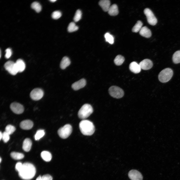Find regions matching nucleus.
I'll use <instances>...</instances> for the list:
<instances>
[{
	"label": "nucleus",
	"instance_id": "nucleus-1",
	"mask_svg": "<svg viewBox=\"0 0 180 180\" xmlns=\"http://www.w3.org/2000/svg\"><path fill=\"white\" fill-rule=\"evenodd\" d=\"M18 172L19 176L22 179L29 180L34 176L36 173V169L32 164L25 162L23 164L21 169Z\"/></svg>",
	"mask_w": 180,
	"mask_h": 180
},
{
	"label": "nucleus",
	"instance_id": "nucleus-2",
	"mask_svg": "<svg viewBox=\"0 0 180 180\" xmlns=\"http://www.w3.org/2000/svg\"><path fill=\"white\" fill-rule=\"evenodd\" d=\"M79 127L81 133L85 136H90L94 133L95 128L93 123L90 121L83 120L80 122Z\"/></svg>",
	"mask_w": 180,
	"mask_h": 180
},
{
	"label": "nucleus",
	"instance_id": "nucleus-3",
	"mask_svg": "<svg viewBox=\"0 0 180 180\" xmlns=\"http://www.w3.org/2000/svg\"><path fill=\"white\" fill-rule=\"evenodd\" d=\"M93 110L91 106L88 104L83 105L79 110L78 115V117L84 119L88 117L93 112Z\"/></svg>",
	"mask_w": 180,
	"mask_h": 180
},
{
	"label": "nucleus",
	"instance_id": "nucleus-4",
	"mask_svg": "<svg viewBox=\"0 0 180 180\" xmlns=\"http://www.w3.org/2000/svg\"><path fill=\"white\" fill-rule=\"evenodd\" d=\"M173 74L172 70L167 68L162 70L158 75V79L162 82L165 83L168 81L172 77Z\"/></svg>",
	"mask_w": 180,
	"mask_h": 180
},
{
	"label": "nucleus",
	"instance_id": "nucleus-5",
	"mask_svg": "<svg viewBox=\"0 0 180 180\" xmlns=\"http://www.w3.org/2000/svg\"><path fill=\"white\" fill-rule=\"evenodd\" d=\"M72 128L71 126L69 124L64 125L60 128L58 131L59 136L62 139H66L68 138L71 134Z\"/></svg>",
	"mask_w": 180,
	"mask_h": 180
},
{
	"label": "nucleus",
	"instance_id": "nucleus-6",
	"mask_svg": "<svg viewBox=\"0 0 180 180\" xmlns=\"http://www.w3.org/2000/svg\"><path fill=\"white\" fill-rule=\"evenodd\" d=\"M108 92L112 96L116 98H120L124 95L123 90L120 88L116 86L110 87L109 88Z\"/></svg>",
	"mask_w": 180,
	"mask_h": 180
},
{
	"label": "nucleus",
	"instance_id": "nucleus-7",
	"mask_svg": "<svg viewBox=\"0 0 180 180\" xmlns=\"http://www.w3.org/2000/svg\"><path fill=\"white\" fill-rule=\"evenodd\" d=\"M148 23L152 26L155 25L157 22V20L152 12L149 8H146L144 10Z\"/></svg>",
	"mask_w": 180,
	"mask_h": 180
},
{
	"label": "nucleus",
	"instance_id": "nucleus-8",
	"mask_svg": "<svg viewBox=\"0 0 180 180\" xmlns=\"http://www.w3.org/2000/svg\"><path fill=\"white\" fill-rule=\"evenodd\" d=\"M4 66L6 70L12 75H15L18 72L15 63L12 61H7L4 64Z\"/></svg>",
	"mask_w": 180,
	"mask_h": 180
},
{
	"label": "nucleus",
	"instance_id": "nucleus-9",
	"mask_svg": "<svg viewBox=\"0 0 180 180\" xmlns=\"http://www.w3.org/2000/svg\"><path fill=\"white\" fill-rule=\"evenodd\" d=\"M44 95V92L42 90L39 88L33 89L31 92L30 96L33 100H38L41 99Z\"/></svg>",
	"mask_w": 180,
	"mask_h": 180
},
{
	"label": "nucleus",
	"instance_id": "nucleus-10",
	"mask_svg": "<svg viewBox=\"0 0 180 180\" xmlns=\"http://www.w3.org/2000/svg\"><path fill=\"white\" fill-rule=\"evenodd\" d=\"M10 108L13 112L17 114L22 113L24 110L23 106L17 102H14L12 103L10 105Z\"/></svg>",
	"mask_w": 180,
	"mask_h": 180
},
{
	"label": "nucleus",
	"instance_id": "nucleus-11",
	"mask_svg": "<svg viewBox=\"0 0 180 180\" xmlns=\"http://www.w3.org/2000/svg\"><path fill=\"white\" fill-rule=\"evenodd\" d=\"M128 176L131 180H142L143 179L141 174L136 170H130L128 173Z\"/></svg>",
	"mask_w": 180,
	"mask_h": 180
},
{
	"label": "nucleus",
	"instance_id": "nucleus-12",
	"mask_svg": "<svg viewBox=\"0 0 180 180\" xmlns=\"http://www.w3.org/2000/svg\"><path fill=\"white\" fill-rule=\"evenodd\" d=\"M141 69L147 70L150 69L153 64L152 61L150 59H146L141 61L139 64Z\"/></svg>",
	"mask_w": 180,
	"mask_h": 180
},
{
	"label": "nucleus",
	"instance_id": "nucleus-13",
	"mask_svg": "<svg viewBox=\"0 0 180 180\" xmlns=\"http://www.w3.org/2000/svg\"><path fill=\"white\" fill-rule=\"evenodd\" d=\"M86 83V81L84 79H81L73 84L72 87L74 90H78L84 87Z\"/></svg>",
	"mask_w": 180,
	"mask_h": 180
},
{
	"label": "nucleus",
	"instance_id": "nucleus-14",
	"mask_svg": "<svg viewBox=\"0 0 180 180\" xmlns=\"http://www.w3.org/2000/svg\"><path fill=\"white\" fill-rule=\"evenodd\" d=\"M33 123L30 120H26L22 121L20 123V126L21 128L24 130H29L33 127Z\"/></svg>",
	"mask_w": 180,
	"mask_h": 180
},
{
	"label": "nucleus",
	"instance_id": "nucleus-15",
	"mask_svg": "<svg viewBox=\"0 0 180 180\" xmlns=\"http://www.w3.org/2000/svg\"><path fill=\"white\" fill-rule=\"evenodd\" d=\"M130 70L135 74H138L141 71V68L139 64L135 62H133L130 64Z\"/></svg>",
	"mask_w": 180,
	"mask_h": 180
},
{
	"label": "nucleus",
	"instance_id": "nucleus-16",
	"mask_svg": "<svg viewBox=\"0 0 180 180\" xmlns=\"http://www.w3.org/2000/svg\"><path fill=\"white\" fill-rule=\"evenodd\" d=\"M139 32L141 36L145 38H150L152 35L151 31L146 26L142 27Z\"/></svg>",
	"mask_w": 180,
	"mask_h": 180
},
{
	"label": "nucleus",
	"instance_id": "nucleus-17",
	"mask_svg": "<svg viewBox=\"0 0 180 180\" xmlns=\"http://www.w3.org/2000/svg\"><path fill=\"white\" fill-rule=\"evenodd\" d=\"M99 4L104 12H108L110 7V3L108 0H101L99 2Z\"/></svg>",
	"mask_w": 180,
	"mask_h": 180
},
{
	"label": "nucleus",
	"instance_id": "nucleus-18",
	"mask_svg": "<svg viewBox=\"0 0 180 180\" xmlns=\"http://www.w3.org/2000/svg\"><path fill=\"white\" fill-rule=\"evenodd\" d=\"M32 144V142L31 140L29 138H26L23 141L22 149L25 151L28 152L31 149Z\"/></svg>",
	"mask_w": 180,
	"mask_h": 180
},
{
	"label": "nucleus",
	"instance_id": "nucleus-19",
	"mask_svg": "<svg viewBox=\"0 0 180 180\" xmlns=\"http://www.w3.org/2000/svg\"><path fill=\"white\" fill-rule=\"evenodd\" d=\"M15 63L18 72H22L24 70L25 68L26 65L25 63L22 60L18 59Z\"/></svg>",
	"mask_w": 180,
	"mask_h": 180
},
{
	"label": "nucleus",
	"instance_id": "nucleus-20",
	"mask_svg": "<svg viewBox=\"0 0 180 180\" xmlns=\"http://www.w3.org/2000/svg\"><path fill=\"white\" fill-rule=\"evenodd\" d=\"M109 14L111 16H115L118 14V10L117 6L114 4L110 6L108 11Z\"/></svg>",
	"mask_w": 180,
	"mask_h": 180
},
{
	"label": "nucleus",
	"instance_id": "nucleus-21",
	"mask_svg": "<svg viewBox=\"0 0 180 180\" xmlns=\"http://www.w3.org/2000/svg\"><path fill=\"white\" fill-rule=\"evenodd\" d=\"M70 64L69 58L66 56L64 57L62 59L60 64V66L62 69H64L68 66Z\"/></svg>",
	"mask_w": 180,
	"mask_h": 180
},
{
	"label": "nucleus",
	"instance_id": "nucleus-22",
	"mask_svg": "<svg viewBox=\"0 0 180 180\" xmlns=\"http://www.w3.org/2000/svg\"><path fill=\"white\" fill-rule=\"evenodd\" d=\"M40 155L42 158L46 162H50L52 159V154L48 151H44L42 152L41 153Z\"/></svg>",
	"mask_w": 180,
	"mask_h": 180
},
{
	"label": "nucleus",
	"instance_id": "nucleus-23",
	"mask_svg": "<svg viewBox=\"0 0 180 180\" xmlns=\"http://www.w3.org/2000/svg\"><path fill=\"white\" fill-rule=\"evenodd\" d=\"M125 59L124 56L118 55L115 58L114 62V64L117 66H119L122 65L124 62Z\"/></svg>",
	"mask_w": 180,
	"mask_h": 180
},
{
	"label": "nucleus",
	"instance_id": "nucleus-24",
	"mask_svg": "<svg viewBox=\"0 0 180 180\" xmlns=\"http://www.w3.org/2000/svg\"><path fill=\"white\" fill-rule=\"evenodd\" d=\"M10 156L12 158L15 160H20L22 159L24 157V154L20 153L12 152L11 153Z\"/></svg>",
	"mask_w": 180,
	"mask_h": 180
},
{
	"label": "nucleus",
	"instance_id": "nucleus-25",
	"mask_svg": "<svg viewBox=\"0 0 180 180\" xmlns=\"http://www.w3.org/2000/svg\"><path fill=\"white\" fill-rule=\"evenodd\" d=\"M172 60L174 64L180 63V50L177 51L174 53L172 56Z\"/></svg>",
	"mask_w": 180,
	"mask_h": 180
},
{
	"label": "nucleus",
	"instance_id": "nucleus-26",
	"mask_svg": "<svg viewBox=\"0 0 180 180\" xmlns=\"http://www.w3.org/2000/svg\"><path fill=\"white\" fill-rule=\"evenodd\" d=\"M142 23L141 21L140 20L138 21L133 27L132 30V32H139L142 27Z\"/></svg>",
	"mask_w": 180,
	"mask_h": 180
},
{
	"label": "nucleus",
	"instance_id": "nucleus-27",
	"mask_svg": "<svg viewBox=\"0 0 180 180\" xmlns=\"http://www.w3.org/2000/svg\"><path fill=\"white\" fill-rule=\"evenodd\" d=\"M31 7L37 12H39L42 10L41 5L39 2H33L31 4Z\"/></svg>",
	"mask_w": 180,
	"mask_h": 180
},
{
	"label": "nucleus",
	"instance_id": "nucleus-28",
	"mask_svg": "<svg viewBox=\"0 0 180 180\" xmlns=\"http://www.w3.org/2000/svg\"><path fill=\"white\" fill-rule=\"evenodd\" d=\"M78 29V27L73 22L70 23L68 28V30L69 32H72L76 31Z\"/></svg>",
	"mask_w": 180,
	"mask_h": 180
},
{
	"label": "nucleus",
	"instance_id": "nucleus-29",
	"mask_svg": "<svg viewBox=\"0 0 180 180\" xmlns=\"http://www.w3.org/2000/svg\"><path fill=\"white\" fill-rule=\"evenodd\" d=\"M44 130H38L36 132L34 136V138L36 140H38L42 138L44 135Z\"/></svg>",
	"mask_w": 180,
	"mask_h": 180
},
{
	"label": "nucleus",
	"instance_id": "nucleus-30",
	"mask_svg": "<svg viewBox=\"0 0 180 180\" xmlns=\"http://www.w3.org/2000/svg\"><path fill=\"white\" fill-rule=\"evenodd\" d=\"M106 40L110 44H112L114 42V38L113 36L108 32L106 33L104 35Z\"/></svg>",
	"mask_w": 180,
	"mask_h": 180
},
{
	"label": "nucleus",
	"instance_id": "nucleus-31",
	"mask_svg": "<svg viewBox=\"0 0 180 180\" xmlns=\"http://www.w3.org/2000/svg\"><path fill=\"white\" fill-rule=\"evenodd\" d=\"M16 128L11 125H8L6 127L5 131L10 135L12 134L15 130Z\"/></svg>",
	"mask_w": 180,
	"mask_h": 180
},
{
	"label": "nucleus",
	"instance_id": "nucleus-32",
	"mask_svg": "<svg viewBox=\"0 0 180 180\" xmlns=\"http://www.w3.org/2000/svg\"><path fill=\"white\" fill-rule=\"evenodd\" d=\"M82 15V13L81 10H77L74 18V22H77L78 21L81 19Z\"/></svg>",
	"mask_w": 180,
	"mask_h": 180
},
{
	"label": "nucleus",
	"instance_id": "nucleus-33",
	"mask_svg": "<svg viewBox=\"0 0 180 180\" xmlns=\"http://www.w3.org/2000/svg\"><path fill=\"white\" fill-rule=\"evenodd\" d=\"M62 16L61 12L59 11H56L53 12L52 14V18L54 19H57L59 18Z\"/></svg>",
	"mask_w": 180,
	"mask_h": 180
},
{
	"label": "nucleus",
	"instance_id": "nucleus-34",
	"mask_svg": "<svg viewBox=\"0 0 180 180\" xmlns=\"http://www.w3.org/2000/svg\"><path fill=\"white\" fill-rule=\"evenodd\" d=\"M10 135L5 131L2 133V139L5 143L8 142L10 139Z\"/></svg>",
	"mask_w": 180,
	"mask_h": 180
},
{
	"label": "nucleus",
	"instance_id": "nucleus-35",
	"mask_svg": "<svg viewBox=\"0 0 180 180\" xmlns=\"http://www.w3.org/2000/svg\"><path fill=\"white\" fill-rule=\"evenodd\" d=\"M6 54L5 57L6 58H9L11 56L12 52L11 49L9 48H7L5 50Z\"/></svg>",
	"mask_w": 180,
	"mask_h": 180
},
{
	"label": "nucleus",
	"instance_id": "nucleus-36",
	"mask_svg": "<svg viewBox=\"0 0 180 180\" xmlns=\"http://www.w3.org/2000/svg\"><path fill=\"white\" fill-rule=\"evenodd\" d=\"M23 164L20 162H17L16 164L15 168L16 170L18 172L21 169L22 166Z\"/></svg>",
	"mask_w": 180,
	"mask_h": 180
},
{
	"label": "nucleus",
	"instance_id": "nucleus-37",
	"mask_svg": "<svg viewBox=\"0 0 180 180\" xmlns=\"http://www.w3.org/2000/svg\"><path fill=\"white\" fill-rule=\"evenodd\" d=\"M43 180H52V177L49 174L43 175L42 176Z\"/></svg>",
	"mask_w": 180,
	"mask_h": 180
},
{
	"label": "nucleus",
	"instance_id": "nucleus-38",
	"mask_svg": "<svg viewBox=\"0 0 180 180\" xmlns=\"http://www.w3.org/2000/svg\"><path fill=\"white\" fill-rule=\"evenodd\" d=\"M36 180H43L42 176H39L37 178Z\"/></svg>",
	"mask_w": 180,
	"mask_h": 180
},
{
	"label": "nucleus",
	"instance_id": "nucleus-39",
	"mask_svg": "<svg viewBox=\"0 0 180 180\" xmlns=\"http://www.w3.org/2000/svg\"><path fill=\"white\" fill-rule=\"evenodd\" d=\"M2 133L1 132H0V140H1L2 138Z\"/></svg>",
	"mask_w": 180,
	"mask_h": 180
},
{
	"label": "nucleus",
	"instance_id": "nucleus-40",
	"mask_svg": "<svg viewBox=\"0 0 180 180\" xmlns=\"http://www.w3.org/2000/svg\"><path fill=\"white\" fill-rule=\"evenodd\" d=\"M56 1V0H50V1L52 2H54Z\"/></svg>",
	"mask_w": 180,
	"mask_h": 180
},
{
	"label": "nucleus",
	"instance_id": "nucleus-41",
	"mask_svg": "<svg viewBox=\"0 0 180 180\" xmlns=\"http://www.w3.org/2000/svg\"><path fill=\"white\" fill-rule=\"evenodd\" d=\"M0 158V162H1L2 159H1V158Z\"/></svg>",
	"mask_w": 180,
	"mask_h": 180
},
{
	"label": "nucleus",
	"instance_id": "nucleus-42",
	"mask_svg": "<svg viewBox=\"0 0 180 180\" xmlns=\"http://www.w3.org/2000/svg\"><path fill=\"white\" fill-rule=\"evenodd\" d=\"M1 50H0V57H1Z\"/></svg>",
	"mask_w": 180,
	"mask_h": 180
}]
</instances>
